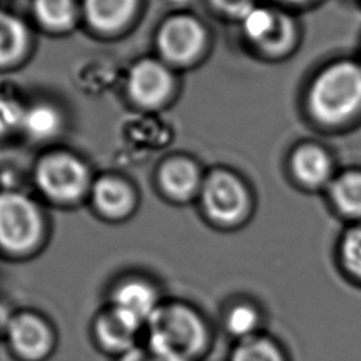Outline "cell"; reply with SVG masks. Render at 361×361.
<instances>
[{
	"instance_id": "2e32d148",
	"label": "cell",
	"mask_w": 361,
	"mask_h": 361,
	"mask_svg": "<svg viewBox=\"0 0 361 361\" xmlns=\"http://www.w3.org/2000/svg\"><path fill=\"white\" fill-rule=\"evenodd\" d=\"M159 185L173 199H186L199 185V171L186 158H171L159 169Z\"/></svg>"
},
{
	"instance_id": "4fadbf2b",
	"label": "cell",
	"mask_w": 361,
	"mask_h": 361,
	"mask_svg": "<svg viewBox=\"0 0 361 361\" xmlns=\"http://www.w3.org/2000/svg\"><path fill=\"white\" fill-rule=\"evenodd\" d=\"M137 4L138 0H82L80 10L93 30L111 34L131 20Z\"/></svg>"
},
{
	"instance_id": "277c9868",
	"label": "cell",
	"mask_w": 361,
	"mask_h": 361,
	"mask_svg": "<svg viewBox=\"0 0 361 361\" xmlns=\"http://www.w3.org/2000/svg\"><path fill=\"white\" fill-rule=\"evenodd\" d=\"M14 361H49L59 345V331L52 319L34 307L14 309L1 336Z\"/></svg>"
},
{
	"instance_id": "9a60e30c",
	"label": "cell",
	"mask_w": 361,
	"mask_h": 361,
	"mask_svg": "<svg viewBox=\"0 0 361 361\" xmlns=\"http://www.w3.org/2000/svg\"><path fill=\"white\" fill-rule=\"evenodd\" d=\"M334 262L338 275L351 286L361 289V221L350 226L338 238Z\"/></svg>"
},
{
	"instance_id": "7c38bea8",
	"label": "cell",
	"mask_w": 361,
	"mask_h": 361,
	"mask_svg": "<svg viewBox=\"0 0 361 361\" xmlns=\"http://www.w3.org/2000/svg\"><path fill=\"white\" fill-rule=\"evenodd\" d=\"M90 196L96 213L107 221L126 220L135 207L131 186L116 175H104L92 182Z\"/></svg>"
},
{
	"instance_id": "5bb4252c",
	"label": "cell",
	"mask_w": 361,
	"mask_h": 361,
	"mask_svg": "<svg viewBox=\"0 0 361 361\" xmlns=\"http://www.w3.org/2000/svg\"><path fill=\"white\" fill-rule=\"evenodd\" d=\"M224 361H293L286 344L269 330L230 344Z\"/></svg>"
},
{
	"instance_id": "6da1fadb",
	"label": "cell",
	"mask_w": 361,
	"mask_h": 361,
	"mask_svg": "<svg viewBox=\"0 0 361 361\" xmlns=\"http://www.w3.org/2000/svg\"><path fill=\"white\" fill-rule=\"evenodd\" d=\"M217 327L195 302L166 296L142 330V344L158 361H206Z\"/></svg>"
},
{
	"instance_id": "44dd1931",
	"label": "cell",
	"mask_w": 361,
	"mask_h": 361,
	"mask_svg": "<svg viewBox=\"0 0 361 361\" xmlns=\"http://www.w3.org/2000/svg\"><path fill=\"white\" fill-rule=\"evenodd\" d=\"M61 124V113L52 104L35 103L25 107L21 130L35 140H47L59 131Z\"/></svg>"
},
{
	"instance_id": "cb8c5ba5",
	"label": "cell",
	"mask_w": 361,
	"mask_h": 361,
	"mask_svg": "<svg viewBox=\"0 0 361 361\" xmlns=\"http://www.w3.org/2000/svg\"><path fill=\"white\" fill-rule=\"evenodd\" d=\"M290 37H292L290 21L278 13L275 27H274L272 32L269 34V37L261 44V47H264L265 49H269V51L281 49V48L286 47Z\"/></svg>"
},
{
	"instance_id": "d6986e66",
	"label": "cell",
	"mask_w": 361,
	"mask_h": 361,
	"mask_svg": "<svg viewBox=\"0 0 361 361\" xmlns=\"http://www.w3.org/2000/svg\"><path fill=\"white\" fill-rule=\"evenodd\" d=\"M292 168L303 183L320 185L330 173V159L320 147L302 145L292 157Z\"/></svg>"
},
{
	"instance_id": "7a4b0ae2",
	"label": "cell",
	"mask_w": 361,
	"mask_h": 361,
	"mask_svg": "<svg viewBox=\"0 0 361 361\" xmlns=\"http://www.w3.org/2000/svg\"><path fill=\"white\" fill-rule=\"evenodd\" d=\"M48 240L49 226L37 202L18 190L0 192V258L28 262L45 250Z\"/></svg>"
},
{
	"instance_id": "ac0fdd59",
	"label": "cell",
	"mask_w": 361,
	"mask_h": 361,
	"mask_svg": "<svg viewBox=\"0 0 361 361\" xmlns=\"http://www.w3.org/2000/svg\"><path fill=\"white\" fill-rule=\"evenodd\" d=\"M80 6L76 0H32L37 21L49 31H68L79 17Z\"/></svg>"
},
{
	"instance_id": "e0dca14e",
	"label": "cell",
	"mask_w": 361,
	"mask_h": 361,
	"mask_svg": "<svg viewBox=\"0 0 361 361\" xmlns=\"http://www.w3.org/2000/svg\"><path fill=\"white\" fill-rule=\"evenodd\" d=\"M30 39L27 25L13 13L0 10V68L17 62L25 54Z\"/></svg>"
},
{
	"instance_id": "ba28073f",
	"label": "cell",
	"mask_w": 361,
	"mask_h": 361,
	"mask_svg": "<svg viewBox=\"0 0 361 361\" xmlns=\"http://www.w3.org/2000/svg\"><path fill=\"white\" fill-rule=\"evenodd\" d=\"M89 340L96 351L113 360L142 341V327L102 303L90 317Z\"/></svg>"
},
{
	"instance_id": "7402d4cb",
	"label": "cell",
	"mask_w": 361,
	"mask_h": 361,
	"mask_svg": "<svg viewBox=\"0 0 361 361\" xmlns=\"http://www.w3.org/2000/svg\"><path fill=\"white\" fill-rule=\"evenodd\" d=\"M276 14L267 8L261 7H252L250 11H247L241 20H243V28L245 34L255 41L257 44H262L269 34L272 32L275 24H276Z\"/></svg>"
},
{
	"instance_id": "8fae6325",
	"label": "cell",
	"mask_w": 361,
	"mask_h": 361,
	"mask_svg": "<svg viewBox=\"0 0 361 361\" xmlns=\"http://www.w3.org/2000/svg\"><path fill=\"white\" fill-rule=\"evenodd\" d=\"M171 89L172 75L161 61L141 59L128 72L127 92L135 103L144 107L161 104L171 93Z\"/></svg>"
},
{
	"instance_id": "603a6c76",
	"label": "cell",
	"mask_w": 361,
	"mask_h": 361,
	"mask_svg": "<svg viewBox=\"0 0 361 361\" xmlns=\"http://www.w3.org/2000/svg\"><path fill=\"white\" fill-rule=\"evenodd\" d=\"M25 107L17 100L0 96V135L21 130Z\"/></svg>"
},
{
	"instance_id": "8992f818",
	"label": "cell",
	"mask_w": 361,
	"mask_h": 361,
	"mask_svg": "<svg viewBox=\"0 0 361 361\" xmlns=\"http://www.w3.org/2000/svg\"><path fill=\"white\" fill-rule=\"evenodd\" d=\"M34 182L48 200L62 206L78 203L92 188L87 165L63 151L49 152L37 162Z\"/></svg>"
},
{
	"instance_id": "4316f807",
	"label": "cell",
	"mask_w": 361,
	"mask_h": 361,
	"mask_svg": "<svg viewBox=\"0 0 361 361\" xmlns=\"http://www.w3.org/2000/svg\"><path fill=\"white\" fill-rule=\"evenodd\" d=\"M286 1H302V0H286Z\"/></svg>"
},
{
	"instance_id": "30bf717a",
	"label": "cell",
	"mask_w": 361,
	"mask_h": 361,
	"mask_svg": "<svg viewBox=\"0 0 361 361\" xmlns=\"http://www.w3.org/2000/svg\"><path fill=\"white\" fill-rule=\"evenodd\" d=\"M204 38V30L197 20L189 16H176L161 25L157 44L165 59L182 63L200 52Z\"/></svg>"
},
{
	"instance_id": "3957f363",
	"label": "cell",
	"mask_w": 361,
	"mask_h": 361,
	"mask_svg": "<svg viewBox=\"0 0 361 361\" xmlns=\"http://www.w3.org/2000/svg\"><path fill=\"white\" fill-rule=\"evenodd\" d=\"M309 107L323 123L350 117L361 107V66L343 61L324 69L310 87Z\"/></svg>"
},
{
	"instance_id": "d4e9b609",
	"label": "cell",
	"mask_w": 361,
	"mask_h": 361,
	"mask_svg": "<svg viewBox=\"0 0 361 361\" xmlns=\"http://www.w3.org/2000/svg\"><path fill=\"white\" fill-rule=\"evenodd\" d=\"M216 8L220 11L234 16V17H243L247 11H250L254 7L252 0H212Z\"/></svg>"
},
{
	"instance_id": "ffe728a7",
	"label": "cell",
	"mask_w": 361,
	"mask_h": 361,
	"mask_svg": "<svg viewBox=\"0 0 361 361\" xmlns=\"http://www.w3.org/2000/svg\"><path fill=\"white\" fill-rule=\"evenodd\" d=\"M331 199L338 212L361 221V172L351 171L340 175L331 185Z\"/></svg>"
},
{
	"instance_id": "9c48e42d",
	"label": "cell",
	"mask_w": 361,
	"mask_h": 361,
	"mask_svg": "<svg viewBox=\"0 0 361 361\" xmlns=\"http://www.w3.org/2000/svg\"><path fill=\"white\" fill-rule=\"evenodd\" d=\"M216 327L233 344L268 331V313L258 298L231 293L220 305Z\"/></svg>"
},
{
	"instance_id": "5b68a950",
	"label": "cell",
	"mask_w": 361,
	"mask_h": 361,
	"mask_svg": "<svg viewBox=\"0 0 361 361\" xmlns=\"http://www.w3.org/2000/svg\"><path fill=\"white\" fill-rule=\"evenodd\" d=\"M166 296L162 283L152 274L126 269L109 281L103 303L114 307L144 330L145 323Z\"/></svg>"
},
{
	"instance_id": "484cf974",
	"label": "cell",
	"mask_w": 361,
	"mask_h": 361,
	"mask_svg": "<svg viewBox=\"0 0 361 361\" xmlns=\"http://www.w3.org/2000/svg\"><path fill=\"white\" fill-rule=\"evenodd\" d=\"M113 361H158V360L151 354V351L141 341L138 345L113 358Z\"/></svg>"
},
{
	"instance_id": "52a82bcc",
	"label": "cell",
	"mask_w": 361,
	"mask_h": 361,
	"mask_svg": "<svg viewBox=\"0 0 361 361\" xmlns=\"http://www.w3.org/2000/svg\"><path fill=\"white\" fill-rule=\"evenodd\" d=\"M204 214L219 227H235L247 213L248 196L243 183L224 171L212 173L202 190Z\"/></svg>"
}]
</instances>
